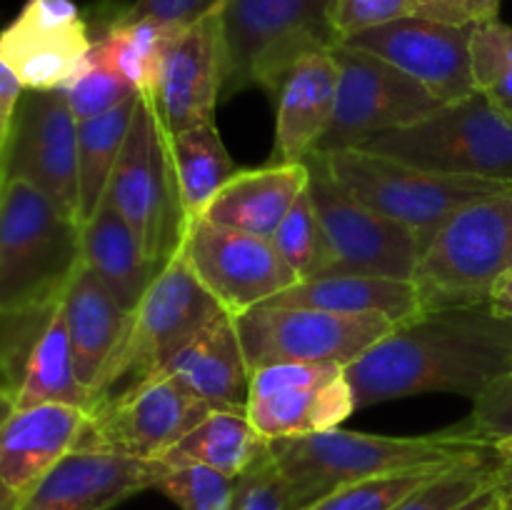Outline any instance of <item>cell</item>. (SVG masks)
<instances>
[{
    "instance_id": "cell-15",
    "label": "cell",
    "mask_w": 512,
    "mask_h": 510,
    "mask_svg": "<svg viewBox=\"0 0 512 510\" xmlns=\"http://www.w3.org/2000/svg\"><path fill=\"white\" fill-rule=\"evenodd\" d=\"M28 180L78 220V118L63 90H23L0 158V180Z\"/></svg>"
},
{
    "instance_id": "cell-18",
    "label": "cell",
    "mask_w": 512,
    "mask_h": 510,
    "mask_svg": "<svg viewBox=\"0 0 512 510\" xmlns=\"http://www.w3.org/2000/svg\"><path fill=\"white\" fill-rule=\"evenodd\" d=\"M473 30L475 25H448L410 15L363 30L340 45L385 60L445 105L475 93Z\"/></svg>"
},
{
    "instance_id": "cell-19",
    "label": "cell",
    "mask_w": 512,
    "mask_h": 510,
    "mask_svg": "<svg viewBox=\"0 0 512 510\" xmlns=\"http://www.w3.org/2000/svg\"><path fill=\"white\" fill-rule=\"evenodd\" d=\"M93 45L73 0H28L0 30V60L23 90H58L83 65Z\"/></svg>"
},
{
    "instance_id": "cell-1",
    "label": "cell",
    "mask_w": 512,
    "mask_h": 510,
    "mask_svg": "<svg viewBox=\"0 0 512 510\" xmlns=\"http://www.w3.org/2000/svg\"><path fill=\"white\" fill-rule=\"evenodd\" d=\"M345 373L358 410L433 390L475 400L512 373V318L490 305L425 310L395 325Z\"/></svg>"
},
{
    "instance_id": "cell-33",
    "label": "cell",
    "mask_w": 512,
    "mask_h": 510,
    "mask_svg": "<svg viewBox=\"0 0 512 510\" xmlns=\"http://www.w3.org/2000/svg\"><path fill=\"white\" fill-rule=\"evenodd\" d=\"M270 240H273L280 258L293 268V273L300 280L320 278V275H328L333 270V250L325 238L323 223H320L318 213L310 203L308 190L295 200V205Z\"/></svg>"
},
{
    "instance_id": "cell-9",
    "label": "cell",
    "mask_w": 512,
    "mask_h": 510,
    "mask_svg": "<svg viewBox=\"0 0 512 510\" xmlns=\"http://www.w3.org/2000/svg\"><path fill=\"white\" fill-rule=\"evenodd\" d=\"M105 200L123 215L150 263L163 268L183 238L185 215L180 210L163 123L148 95H138L128 140Z\"/></svg>"
},
{
    "instance_id": "cell-36",
    "label": "cell",
    "mask_w": 512,
    "mask_h": 510,
    "mask_svg": "<svg viewBox=\"0 0 512 510\" xmlns=\"http://www.w3.org/2000/svg\"><path fill=\"white\" fill-rule=\"evenodd\" d=\"M445 468H450V465H435V468L405 470V473L360 480V483L335 490L328 498L318 500V503L305 510H393L395 505L403 503L410 493H415L420 485L433 480Z\"/></svg>"
},
{
    "instance_id": "cell-39",
    "label": "cell",
    "mask_w": 512,
    "mask_h": 510,
    "mask_svg": "<svg viewBox=\"0 0 512 510\" xmlns=\"http://www.w3.org/2000/svg\"><path fill=\"white\" fill-rule=\"evenodd\" d=\"M418 15V0H333L330 23L343 43L345 38L393 23V20Z\"/></svg>"
},
{
    "instance_id": "cell-27",
    "label": "cell",
    "mask_w": 512,
    "mask_h": 510,
    "mask_svg": "<svg viewBox=\"0 0 512 510\" xmlns=\"http://www.w3.org/2000/svg\"><path fill=\"white\" fill-rule=\"evenodd\" d=\"M83 265L110 290L125 313H133L158 275L123 215L103 200L88 223L80 225Z\"/></svg>"
},
{
    "instance_id": "cell-46",
    "label": "cell",
    "mask_w": 512,
    "mask_h": 510,
    "mask_svg": "<svg viewBox=\"0 0 512 510\" xmlns=\"http://www.w3.org/2000/svg\"><path fill=\"white\" fill-rule=\"evenodd\" d=\"M500 488H503V485H498V488L485 490V493H480L478 498H473V500H468V503H465V505H460L458 510H488V508H493V505H498Z\"/></svg>"
},
{
    "instance_id": "cell-25",
    "label": "cell",
    "mask_w": 512,
    "mask_h": 510,
    "mask_svg": "<svg viewBox=\"0 0 512 510\" xmlns=\"http://www.w3.org/2000/svg\"><path fill=\"white\" fill-rule=\"evenodd\" d=\"M308 180L310 170L305 163H268L263 168L238 170L205 205L203 218L273 238L295 200L308 190Z\"/></svg>"
},
{
    "instance_id": "cell-30",
    "label": "cell",
    "mask_w": 512,
    "mask_h": 510,
    "mask_svg": "<svg viewBox=\"0 0 512 510\" xmlns=\"http://www.w3.org/2000/svg\"><path fill=\"white\" fill-rule=\"evenodd\" d=\"M165 143H168L180 210L188 223L190 218L203 215L205 205L238 173V168H235L215 123L165 133Z\"/></svg>"
},
{
    "instance_id": "cell-16",
    "label": "cell",
    "mask_w": 512,
    "mask_h": 510,
    "mask_svg": "<svg viewBox=\"0 0 512 510\" xmlns=\"http://www.w3.org/2000/svg\"><path fill=\"white\" fill-rule=\"evenodd\" d=\"M355 410L343 365L275 363L250 373L245 415L268 440L340 428Z\"/></svg>"
},
{
    "instance_id": "cell-37",
    "label": "cell",
    "mask_w": 512,
    "mask_h": 510,
    "mask_svg": "<svg viewBox=\"0 0 512 510\" xmlns=\"http://www.w3.org/2000/svg\"><path fill=\"white\" fill-rule=\"evenodd\" d=\"M155 490L180 510H233L235 480L205 465L170 468Z\"/></svg>"
},
{
    "instance_id": "cell-3",
    "label": "cell",
    "mask_w": 512,
    "mask_h": 510,
    "mask_svg": "<svg viewBox=\"0 0 512 510\" xmlns=\"http://www.w3.org/2000/svg\"><path fill=\"white\" fill-rule=\"evenodd\" d=\"M83 265L80 223L28 180L0 183V318H43Z\"/></svg>"
},
{
    "instance_id": "cell-32",
    "label": "cell",
    "mask_w": 512,
    "mask_h": 510,
    "mask_svg": "<svg viewBox=\"0 0 512 510\" xmlns=\"http://www.w3.org/2000/svg\"><path fill=\"white\" fill-rule=\"evenodd\" d=\"M173 30L153 20H125L115 15L93 38V50L133 85L135 93L150 95L158 78L165 40Z\"/></svg>"
},
{
    "instance_id": "cell-48",
    "label": "cell",
    "mask_w": 512,
    "mask_h": 510,
    "mask_svg": "<svg viewBox=\"0 0 512 510\" xmlns=\"http://www.w3.org/2000/svg\"><path fill=\"white\" fill-rule=\"evenodd\" d=\"M498 510H512V473L498 493Z\"/></svg>"
},
{
    "instance_id": "cell-49",
    "label": "cell",
    "mask_w": 512,
    "mask_h": 510,
    "mask_svg": "<svg viewBox=\"0 0 512 510\" xmlns=\"http://www.w3.org/2000/svg\"><path fill=\"white\" fill-rule=\"evenodd\" d=\"M10 408H13V398H10V395H0V420H3V415L8 413Z\"/></svg>"
},
{
    "instance_id": "cell-10",
    "label": "cell",
    "mask_w": 512,
    "mask_h": 510,
    "mask_svg": "<svg viewBox=\"0 0 512 510\" xmlns=\"http://www.w3.org/2000/svg\"><path fill=\"white\" fill-rule=\"evenodd\" d=\"M248 370L275 363H333L348 368L395 328L383 315L258 305L235 318Z\"/></svg>"
},
{
    "instance_id": "cell-6",
    "label": "cell",
    "mask_w": 512,
    "mask_h": 510,
    "mask_svg": "<svg viewBox=\"0 0 512 510\" xmlns=\"http://www.w3.org/2000/svg\"><path fill=\"white\" fill-rule=\"evenodd\" d=\"M512 270V190L453 215L420 255L413 283L420 308H478Z\"/></svg>"
},
{
    "instance_id": "cell-11",
    "label": "cell",
    "mask_w": 512,
    "mask_h": 510,
    "mask_svg": "<svg viewBox=\"0 0 512 510\" xmlns=\"http://www.w3.org/2000/svg\"><path fill=\"white\" fill-rule=\"evenodd\" d=\"M333 55L338 60V95L333 120L315 153L360 148L375 135L418 123L443 105L418 80L365 50L338 43Z\"/></svg>"
},
{
    "instance_id": "cell-21",
    "label": "cell",
    "mask_w": 512,
    "mask_h": 510,
    "mask_svg": "<svg viewBox=\"0 0 512 510\" xmlns=\"http://www.w3.org/2000/svg\"><path fill=\"white\" fill-rule=\"evenodd\" d=\"M88 410L63 403L10 408L0 420V480L20 498L78 448Z\"/></svg>"
},
{
    "instance_id": "cell-28",
    "label": "cell",
    "mask_w": 512,
    "mask_h": 510,
    "mask_svg": "<svg viewBox=\"0 0 512 510\" xmlns=\"http://www.w3.org/2000/svg\"><path fill=\"white\" fill-rule=\"evenodd\" d=\"M43 403L75 405L88 413L93 410V395L75 373L73 348L60 303L30 343L13 390V408H33Z\"/></svg>"
},
{
    "instance_id": "cell-23",
    "label": "cell",
    "mask_w": 512,
    "mask_h": 510,
    "mask_svg": "<svg viewBox=\"0 0 512 510\" xmlns=\"http://www.w3.org/2000/svg\"><path fill=\"white\" fill-rule=\"evenodd\" d=\"M163 373L180 380L213 410L245 413L248 408L250 370L235 318L225 310L165 365Z\"/></svg>"
},
{
    "instance_id": "cell-29",
    "label": "cell",
    "mask_w": 512,
    "mask_h": 510,
    "mask_svg": "<svg viewBox=\"0 0 512 510\" xmlns=\"http://www.w3.org/2000/svg\"><path fill=\"white\" fill-rule=\"evenodd\" d=\"M268 445L245 413L213 410L160 460L170 468L205 465L235 480L268 453Z\"/></svg>"
},
{
    "instance_id": "cell-24",
    "label": "cell",
    "mask_w": 512,
    "mask_h": 510,
    "mask_svg": "<svg viewBox=\"0 0 512 510\" xmlns=\"http://www.w3.org/2000/svg\"><path fill=\"white\" fill-rule=\"evenodd\" d=\"M60 310L68 325L70 348H73L75 373L90 390L95 403V390L103 383L120 343L130 325V313H125L110 290L80 265L70 285L60 298Z\"/></svg>"
},
{
    "instance_id": "cell-51",
    "label": "cell",
    "mask_w": 512,
    "mask_h": 510,
    "mask_svg": "<svg viewBox=\"0 0 512 510\" xmlns=\"http://www.w3.org/2000/svg\"><path fill=\"white\" fill-rule=\"evenodd\" d=\"M0 183H3V180H0Z\"/></svg>"
},
{
    "instance_id": "cell-42",
    "label": "cell",
    "mask_w": 512,
    "mask_h": 510,
    "mask_svg": "<svg viewBox=\"0 0 512 510\" xmlns=\"http://www.w3.org/2000/svg\"><path fill=\"white\" fill-rule=\"evenodd\" d=\"M503 0H418V18L448 25H480L498 20Z\"/></svg>"
},
{
    "instance_id": "cell-5",
    "label": "cell",
    "mask_w": 512,
    "mask_h": 510,
    "mask_svg": "<svg viewBox=\"0 0 512 510\" xmlns=\"http://www.w3.org/2000/svg\"><path fill=\"white\" fill-rule=\"evenodd\" d=\"M330 8L333 0H220L223 100L253 85L273 95L300 58L333 50L340 40Z\"/></svg>"
},
{
    "instance_id": "cell-31",
    "label": "cell",
    "mask_w": 512,
    "mask_h": 510,
    "mask_svg": "<svg viewBox=\"0 0 512 510\" xmlns=\"http://www.w3.org/2000/svg\"><path fill=\"white\" fill-rule=\"evenodd\" d=\"M138 95L98 118L78 120V223H88L108 193L128 140Z\"/></svg>"
},
{
    "instance_id": "cell-7",
    "label": "cell",
    "mask_w": 512,
    "mask_h": 510,
    "mask_svg": "<svg viewBox=\"0 0 512 510\" xmlns=\"http://www.w3.org/2000/svg\"><path fill=\"white\" fill-rule=\"evenodd\" d=\"M360 150L433 173L512 180V118L475 90L418 123L375 135Z\"/></svg>"
},
{
    "instance_id": "cell-40",
    "label": "cell",
    "mask_w": 512,
    "mask_h": 510,
    "mask_svg": "<svg viewBox=\"0 0 512 510\" xmlns=\"http://www.w3.org/2000/svg\"><path fill=\"white\" fill-rule=\"evenodd\" d=\"M463 425L488 443L512 440V373L490 383L473 400V413Z\"/></svg>"
},
{
    "instance_id": "cell-17",
    "label": "cell",
    "mask_w": 512,
    "mask_h": 510,
    "mask_svg": "<svg viewBox=\"0 0 512 510\" xmlns=\"http://www.w3.org/2000/svg\"><path fill=\"white\" fill-rule=\"evenodd\" d=\"M223 83L225 43L218 3L165 40L155 88L148 95L165 133L215 123Z\"/></svg>"
},
{
    "instance_id": "cell-47",
    "label": "cell",
    "mask_w": 512,
    "mask_h": 510,
    "mask_svg": "<svg viewBox=\"0 0 512 510\" xmlns=\"http://www.w3.org/2000/svg\"><path fill=\"white\" fill-rule=\"evenodd\" d=\"M20 500L23 498H20L18 493H13V490L0 480V510H18Z\"/></svg>"
},
{
    "instance_id": "cell-4",
    "label": "cell",
    "mask_w": 512,
    "mask_h": 510,
    "mask_svg": "<svg viewBox=\"0 0 512 510\" xmlns=\"http://www.w3.org/2000/svg\"><path fill=\"white\" fill-rule=\"evenodd\" d=\"M318 155L345 193L405 225L418 238L423 253L440 228L465 205L512 190V180L433 173L360 148Z\"/></svg>"
},
{
    "instance_id": "cell-41",
    "label": "cell",
    "mask_w": 512,
    "mask_h": 510,
    "mask_svg": "<svg viewBox=\"0 0 512 510\" xmlns=\"http://www.w3.org/2000/svg\"><path fill=\"white\" fill-rule=\"evenodd\" d=\"M218 3L220 0H135L115 15L125 20H153L165 28H183Z\"/></svg>"
},
{
    "instance_id": "cell-34",
    "label": "cell",
    "mask_w": 512,
    "mask_h": 510,
    "mask_svg": "<svg viewBox=\"0 0 512 510\" xmlns=\"http://www.w3.org/2000/svg\"><path fill=\"white\" fill-rule=\"evenodd\" d=\"M470 50L475 90L512 118V25L500 18L475 25Z\"/></svg>"
},
{
    "instance_id": "cell-8",
    "label": "cell",
    "mask_w": 512,
    "mask_h": 510,
    "mask_svg": "<svg viewBox=\"0 0 512 510\" xmlns=\"http://www.w3.org/2000/svg\"><path fill=\"white\" fill-rule=\"evenodd\" d=\"M220 313L218 300L203 288L183 253L175 250L130 313L128 333L95 390L93 408L163 373L165 365Z\"/></svg>"
},
{
    "instance_id": "cell-50",
    "label": "cell",
    "mask_w": 512,
    "mask_h": 510,
    "mask_svg": "<svg viewBox=\"0 0 512 510\" xmlns=\"http://www.w3.org/2000/svg\"><path fill=\"white\" fill-rule=\"evenodd\" d=\"M488 510H498V505H493V508H488Z\"/></svg>"
},
{
    "instance_id": "cell-22",
    "label": "cell",
    "mask_w": 512,
    "mask_h": 510,
    "mask_svg": "<svg viewBox=\"0 0 512 510\" xmlns=\"http://www.w3.org/2000/svg\"><path fill=\"white\" fill-rule=\"evenodd\" d=\"M338 95L333 50L300 58L280 78L275 98V143L270 163H305L323 140Z\"/></svg>"
},
{
    "instance_id": "cell-35",
    "label": "cell",
    "mask_w": 512,
    "mask_h": 510,
    "mask_svg": "<svg viewBox=\"0 0 512 510\" xmlns=\"http://www.w3.org/2000/svg\"><path fill=\"white\" fill-rule=\"evenodd\" d=\"M63 95L68 100L70 110L78 120L98 118L110 113L113 108L123 105L135 93L133 85L123 78L115 68H110L103 58L90 45L83 65L75 70L73 78L63 85Z\"/></svg>"
},
{
    "instance_id": "cell-20",
    "label": "cell",
    "mask_w": 512,
    "mask_h": 510,
    "mask_svg": "<svg viewBox=\"0 0 512 510\" xmlns=\"http://www.w3.org/2000/svg\"><path fill=\"white\" fill-rule=\"evenodd\" d=\"M168 470L163 460L75 448L20 500L18 510H110L155 488Z\"/></svg>"
},
{
    "instance_id": "cell-12",
    "label": "cell",
    "mask_w": 512,
    "mask_h": 510,
    "mask_svg": "<svg viewBox=\"0 0 512 510\" xmlns=\"http://www.w3.org/2000/svg\"><path fill=\"white\" fill-rule=\"evenodd\" d=\"M305 165L310 170V203L333 250L335 263L328 275L350 273L413 280L423 255L418 238L405 225L375 213L373 208L345 193L318 153H310Z\"/></svg>"
},
{
    "instance_id": "cell-43",
    "label": "cell",
    "mask_w": 512,
    "mask_h": 510,
    "mask_svg": "<svg viewBox=\"0 0 512 510\" xmlns=\"http://www.w3.org/2000/svg\"><path fill=\"white\" fill-rule=\"evenodd\" d=\"M20 95H23V85L10 73L8 65L0 60V158H3L5 143H8L10 125H13Z\"/></svg>"
},
{
    "instance_id": "cell-38",
    "label": "cell",
    "mask_w": 512,
    "mask_h": 510,
    "mask_svg": "<svg viewBox=\"0 0 512 510\" xmlns=\"http://www.w3.org/2000/svg\"><path fill=\"white\" fill-rule=\"evenodd\" d=\"M233 510H295L288 480L278 470L270 450L235 478Z\"/></svg>"
},
{
    "instance_id": "cell-45",
    "label": "cell",
    "mask_w": 512,
    "mask_h": 510,
    "mask_svg": "<svg viewBox=\"0 0 512 510\" xmlns=\"http://www.w3.org/2000/svg\"><path fill=\"white\" fill-rule=\"evenodd\" d=\"M15 385H18V370L10 363L8 355L0 350V395H10L13 398Z\"/></svg>"
},
{
    "instance_id": "cell-13",
    "label": "cell",
    "mask_w": 512,
    "mask_h": 510,
    "mask_svg": "<svg viewBox=\"0 0 512 510\" xmlns=\"http://www.w3.org/2000/svg\"><path fill=\"white\" fill-rule=\"evenodd\" d=\"M210 413L213 408L193 390L158 373L95 405L78 448L160 460Z\"/></svg>"
},
{
    "instance_id": "cell-44",
    "label": "cell",
    "mask_w": 512,
    "mask_h": 510,
    "mask_svg": "<svg viewBox=\"0 0 512 510\" xmlns=\"http://www.w3.org/2000/svg\"><path fill=\"white\" fill-rule=\"evenodd\" d=\"M488 305L493 313L505 315V318H512V270L498 280V285L493 288V295H490Z\"/></svg>"
},
{
    "instance_id": "cell-14",
    "label": "cell",
    "mask_w": 512,
    "mask_h": 510,
    "mask_svg": "<svg viewBox=\"0 0 512 510\" xmlns=\"http://www.w3.org/2000/svg\"><path fill=\"white\" fill-rule=\"evenodd\" d=\"M178 250L203 288L233 318L268 303L300 280L280 258L273 240L225 228L203 215L185 223Z\"/></svg>"
},
{
    "instance_id": "cell-2",
    "label": "cell",
    "mask_w": 512,
    "mask_h": 510,
    "mask_svg": "<svg viewBox=\"0 0 512 510\" xmlns=\"http://www.w3.org/2000/svg\"><path fill=\"white\" fill-rule=\"evenodd\" d=\"M495 448L465 425L433 435H370L355 430H323L303 438L270 440V455L288 480L295 510H305L345 485L405 470L453 465Z\"/></svg>"
},
{
    "instance_id": "cell-26",
    "label": "cell",
    "mask_w": 512,
    "mask_h": 510,
    "mask_svg": "<svg viewBox=\"0 0 512 510\" xmlns=\"http://www.w3.org/2000/svg\"><path fill=\"white\" fill-rule=\"evenodd\" d=\"M263 305L315 308L345 315H383L395 325L423 313L413 280L350 273L298 280Z\"/></svg>"
}]
</instances>
